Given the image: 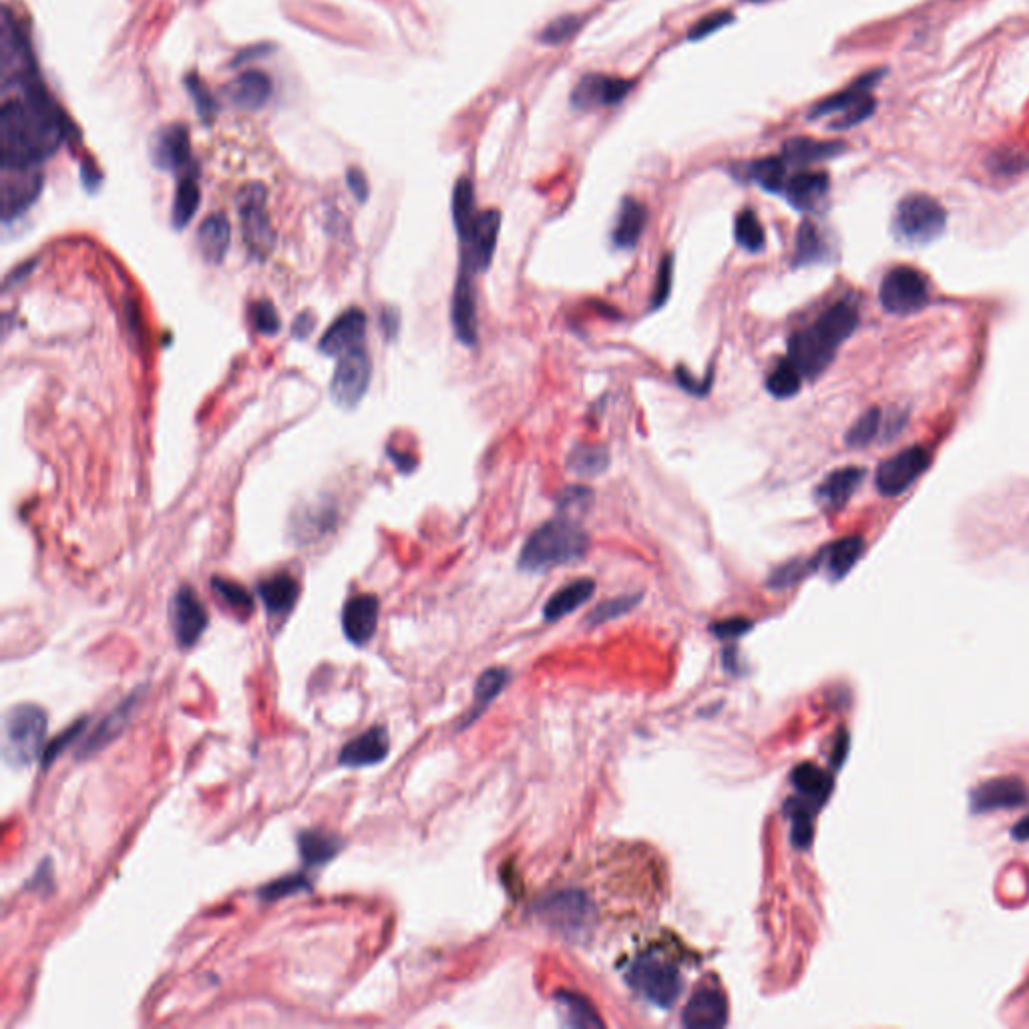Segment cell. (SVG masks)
I'll return each mask as SVG.
<instances>
[{
    "instance_id": "cell-25",
    "label": "cell",
    "mask_w": 1029,
    "mask_h": 1029,
    "mask_svg": "<svg viewBox=\"0 0 1029 1029\" xmlns=\"http://www.w3.org/2000/svg\"><path fill=\"white\" fill-rule=\"evenodd\" d=\"M232 242V226L224 214L205 218L197 230V248L205 262L222 264Z\"/></svg>"
},
{
    "instance_id": "cell-59",
    "label": "cell",
    "mask_w": 1029,
    "mask_h": 1029,
    "mask_svg": "<svg viewBox=\"0 0 1029 1029\" xmlns=\"http://www.w3.org/2000/svg\"><path fill=\"white\" fill-rule=\"evenodd\" d=\"M314 326H316V318H314L312 314H306V312H302V314H300V316L296 318V322H294L292 334H294V338H298V340H304V338H308V336L312 334Z\"/></svg>"
},
{
    "instance_id": "cell-24",
    "label": "cell",
    "mask_w": 1029,
    "mask_h": 1029,
    "mask_svg": "<svg viewBox=\"0 0 1029 1029\" xmlns=\"http://www.w3.org/2000/svg\"><path fill=\"white\" fill-rule=\"evenodd\" d=\"M782 193L792 208L810 212L829 193V175L822 171H800L786 181Z\"/></svg>"
},
{
    "instance_id": "cell-22",
    "label": "cell",
    "mask_w": 1029,
    "mask_h": 1029,
    "mask_svg": "<svg viewBox=\"0 0 1029 1029\" xmlns=\"http://www.w3.org/2000/svg\"><path fill=\"white\" fill-rule=\"evenodd\" d=\"M728 1017L726 997L716 987L698 989L686 1009H684V1025L686 1027H722Z\"/></svg>"
},
{
    "instance_id": "cell-38",
    "label": "cell",
    "mask_w": 1029,
    "mask_h": 1029,
    "mask_svg": "<svg viewBox=\"0 0 1029 1029\" xmlns=\"http://www.w3.org/2000/svg\"><path fill=\"white\" fill-rule=\"evenodd\" d=\"M750 179H754L762 189L770 193L784 191L786 185V161L782 157H766L758 159L748 167Z\"/></svg>"
},
{
    "instance_id": "cell-5",
    "label": "cell",
    "mask_w": 1029,
    "mask_h": 1029,
    "mask_svg": "<svg viewBox=\"0 0 1029 1029\" xmlns=\"http://www.w3.org/2000/svg\"><path fill=\"white\" fill-rule=\"evenodd\" d=\"M947 224V212L943 205L925 193H913L899 201L893 230L895 236L907 244H929L937 240Z\"/></svg>"
},
{
    "instance_id": "cell-41",
    "label": "cell",
    "mask_w": 1029,
    "mask_h": 1029,
    "mask_svg": "<svg viewBox=\"0 0 1029 1029\" xmlns=\"http://www.w3.org/2000/svg\"><path fill=\"white\" fill-rule=\"evenodd\" d=\"M800 386H802V374L790 360L780 362L766 380L768 392L776 398H790V396L798 394Z\"/></svg>"
},
{
    "instance_id": "cell-45",
    "label": "cell",
    "mask_w": 1029,
    "mask_h": 1029,
    "mask_svg": "<svg viewBox=\"0 0 1029 1029\" xmlns=\"http://www.w3.org/2000/svg\"><path fill=\"white\" fill-rule=\"evenodd\" d=\"M505 684H507V672H505V670H499V668H495V670H487V672L479 678L477 688H475V700H477V702H475L477 712L473 714L475 718H477V714H479L481 710H485V708H487V706H489V704L499 696V692L503 690V686H505Z\"/></svg>"
},
{
    "instance_id": "cell-53",
    "label": "cell",
    "mask_w": 1029,
    "mask_h": 1029,
    "mask_svg": "<svg viewBox=\"0 0 1029 1029\" xmlns=\"http://www.w3.org/2000/svg\"><path fill=\"white\" fill-rule=\"evenodd\" d=\"M85 724H87V718H83V720L75 722L67 732L59 734V736L51 742V746H47V750H45V754H43V766H45V768H47V766H51V764L57 760V756L65 750V746H67V744H71V742H73V740H75V738L85 730Z\"/></svg>"
},
{
    "instance_id": "cell-30",
    "label": "cell",
    "mask_w": 1029,
    "mask_h": 1029,
    "mask_svg": "<svg viewBox=\"0 0 1029 1029\" xmlns=\"http://www.w3.org/2000/svg\"><path fill=\"white\" fill-rule=\"evenodd\" d=\"M845 143L839 141H816L808 137H794L782 145V159L786 165H810L822 159L837 157L845 151Z\"/></svg>"
},
{
    "instance_id": "cell-26",
    "label": "cell",
    "mask_w": 1029,
    "mask_h": 1029,
    "mask_svg": "<svg viewBox=\"0 0 1029 1029\" xmlns=\"http://www.w3.org/2000/svg\"><path fill=\"white\" fill-rule=\"evenodd\" d=\"M228 99L246 111L262 109L272 95V81L262 71H246L226 89Z\"/></svg>"
},
{
    "instance_id": "cell-40",
    "label": "cell",
    "mask_w": 1029,
    "mask_h": 1029,
    "mask_svg": "<svg viewBox=\"0 0 1029 1029\" xmlns=\"http://www.w3.org/2000/svg\"><path fill=\"white\" fill-rule=\"evenodd\" d=\"M212 587L216 591V595L232 609L236 611L238 615L242 617H248L252 611H254V597L250 595V591L246 587H242L240 583H234L230 579H224V577H214L212 579Z\"/></svg>"
},
{
    "instance_id": "cell-16",
    "label": "cell",
    "mask_w": 1029,
    "mask_h": 1029,
    "mask_svg": "<svg viewBox=\"0 0 1029 1029\" xmlns=\"http://www.w3.org/2000/svg\"><path fill=\"white\" fill-rule=\"evenodd\" d=\"M43 189L37 171H3V220L11 222L27 212Z\"/></svg>"
},
{
    "instance_id": "cell-9",
    "label": "cell",
    "mask_w": 1029,
    "mask_h": 1029,
    "mask_svg": "<svg viewBox=\"0 0 1029 1029\" xmlns=\"http://www.w3.org/2000/svg\"><path fill=\"white\" fill-rule=\"evenodd\" d=\"M238 212L250 252L264 260L274 248V230L266 212V187L262 183H250L240 191Z\"/></svg>"
},
{
    "instance_id": "cell-57",
    "label": "cell",
    "mask_w": 1029,
    "mask_h": 1029,
    "mask_svg": "<svg viewBox=\"0 0 1029 1029\" xmlns=\"http://www.w3.org/2000/svg\"><path fill=\"white\" fill-rule=\"evenodd\" d=\"M346 183H348V187H350L352 195H354L360 203H364V201L368 199V191H370V187H368V181H366V177H364V173H362L360 169H356V167L348 169V173H346Z\"/></svg>"
},
{
    "instance_id": "cell-10",
    "label": "cell",
    "mask_w": 1029,
    "mask_h": 1029,
    "mask_svg": "<svg viewBox=\"0 0 1029 1029\" xmlns=\"http://www.w3.org/2000/svg\"><path fill=\"white\" fill-rule=\"evenodd\" d=\"M370 374L372 362L364 346L340 354L330 380L332 400L342 408H354L368 390Z\"/></svg>"
},
{
    "instance_id": "cell-7",
    "label": "cell",
    "mask_w": 1029,
    "mask_h": 1029,
    "mask_svg": "<svg viewBox=\"0 0 1029 1029\" xmlns=\"http://www.w3.org/2000/svg\"><path fill=\"white\" fill-rule=\"evenodd\" d=\"M883 71L869 73L861 79H857L851 87L845 91L820 101L810 109V119H820L827 115H839L837 121L831 123L833 129H849L853 125H859L861 121L869 119L875 111V99L871 97V89L881 79Z\"/></svg>"
},
{
    "instance_id": "cell-28",
    "label": "cell",
    "mask_w": 1029,
    "mask_h": 1029,
    "mask_svg": "<svg viewBox=\"0 0 1029 1029\" xmlns=\"http://www.w3.org/2000/svg\"><path fill=\"white\" fill-rule=\"evenodd\" d=\"M139 692L137 694H131L123 704H119L111 714H107L101 724L97 726V730L85 740L83 748L79 750V758H87L95 752H99L101 748H105L109 742H113L123 730L125 726L129 724V718L137 706V700H139Z\"/></svg>"
},
{
    "instance_id": "cell-14",
    "label": "cell",
    "mask_w": 1029,
    "mask_h": 1029,
    "mask_svg": "<svg viewBox=\"0 0 1029 1029\" xmlns=\"http://www.w3.org/2000/svg\"><path fill=\"white\" fill-rule=\"evenodd\" d=\"M634 83L622 77H611L603 73H587L579 79L571 91V105L577 111H593L599 107H611L622 103Z\"/></svg>"
},
{
    "instance_id": "cell-1",
    "label": "cell",
    "mask_w": 1029,
    "mask_h": 1029,
    "mask_svg": "<svg viewBox=\"0 0 1029 1029\" xmlns=\"http://www.w3.org/2000/svg\"><path fill=\"white\" fill-rule=\"evenodd\" d=\"M3 109L0 161L3 171H37L65 139V117L45 89L29 47L11 11L3 19Z\"/></svg>"
},
{
    "instance_id": "cell-42",
    "label": "cell",
    "mask_w": 1029,
    "mask_h": 1029,
    "mask_svg": "<svg viewBox=\"0 0 1029 1029\" xmlns=\"http://www.w3.org/2000/svg\"><path fill=\"white\" fill-rule=\"evenodd\" d=\"M734 234L736 242L748 252H760L764 248V230L760 226L758 216L752 210H742L738 214Z\"/></svg>"
},
{
    "instance_id": "cell-15",
    "label": "cell",
    "mask_w": 1029,
    "mask_h": 1029,
    "mask_svg": "<svg viewBox=\"0 0 1029 1029\" xmlns=\"http://www.w3.org/2000/svg\"><path fill=\"white\" fill-rule=\"evenodd\" d=\"M378 597L372 593H360L346 601L342 609V630L350 644H368L378 628Z\"/></svg>"
},
{
    "instance_id": "cell-11",
    "label": "cell",
    "mask_w": 1029,
    "mask_h": 1029,
    "mask_svg": "<svg viewBox=\"0 0 1029 1029\" xmlns=\"http://www.w3.org/2000/svg\"><path fill=\"white\" fill-rule=\"evenodd\" d=\"M501 230V214L497 210L481 212L475 220V224L469 228L465 236H461V268L477 274L485 272L491 266L497 240Z\"/></svg>"
},
{
    "instance_id": "cell-32",
    "label": "cell",
    "mask_w": 1029,
    "mask_h": 1029,
    "mask_svg": "<svg viewBox=\"0 0 1029 1029\" xmlns=\"http://www.w3.org/2000/svg\"><path fill=\"white\" fill-rule=\"evenodd\" d=\"M595 591V583L591 579H577L563 589H559L545 605V617L549 622L561 620L567 613L581 607Z\"/></svg>"
},
{
    "instance_id": "cell-60",
    "label": "cell",
    "mask_w": 1029,
    "mask_h": 1029,
    "mask_svg": "<svg viewBox=\"0 0 1029 1029\" xmlns=\"http://www.w3.org/2000/svg\"><path fill=\"white\" fill-rule=\"evenodd\" d=\"M398 322H400V318H398V314L394 310H390V312L384 310V314H382V330H384L386 336H394L396 334Z\"/></svg>"
},
{
    "instance_id": "cell-55",
    "label": "cell",
    "mask_w": 1029,
    "mask_h": 1029,
    "mask_svg": "<svg viewBox=\"0 0 1029 1029\" xmlns=\"http://www.w3.org/2000/svg\"><path fill=\"white\" fill-rule=\"evenodd\" d=\"M802 571H804V565L800 561H792V563H788V565H784V567L774 571V575L770 577V585L772 587H786V585L798 581Z\"/></svg>"
},
{
    "instance_id": "cell-18",
    "label": "cell",
    "mask_w": 1029,
    "mask_h": 1029,
    "mask_svg": "<svg viewBox=\"0 0 1029 1029\" xmlns=\"http://www.w3.org/2000/svg\"><path fill=\"white\" fill-rule=\"evenodd\" d=\"M390 752L388 730L384 726H374L352 738L338 754V764L346 768H366L380 764Z\"/></svg>"
},
{
    "instance_id": "cell-37",
    "label": "cell",
    "mask_w": 1029,
    "mask_h": 1029,
    "mask_svg": "<svg viewBox=\"0 0 1029 1029\" xmlns=\"http://www.w3.org/2000/svg\"><path fill=\"white\" fill-rule=\"evenodd\" d=\"M827 256V246L820 238L818 228L812 222H802L796 234V254H794V266H808L814 262H820Z\"/></svg>"
},
{
    "instance_id": "cell-33",
    "label": "cell",
    "mask_w": 1029,
    "mask_h": 1029,
    "mask_svg": "<svg viewBox=\"0 0 1029 1029\" xmlns=\"http://www.w3.org/2000/svg\"><path fill=\"white\" fill-rule=\"evenodd\" d=\"M199 201H201L199 183H197V177L189 171L187 175H183L179 179L177 189H175V197H173L171 224H173L175 230H183L191 222V218L199 210Z\"/></svg>"
},
{
    "instance_id": "cell-54",
    "label": "cell",
    "mask_w": 1029,
    "mask_h": 1029,
    "mask_svg": "<svg viewBox=\"0 0 1029 1029\" xmlns=\"http://www.w3.org/2000/svg\"><path fill=\"white\" fill-rule=\"evenodd\" d=\"M989 165L993 167L995 173H1017L1021 171L1023 167H1027V159L1023 155H1019L1017 151H995L993 157L989 159Z\"/></svg>"
},
{
    "instance_id": "cell-49",
    "label": "cell",
    "mask_w": 1029,
    "mask_h": 1029,
    "mask_svg": "<svg viewBox=\"0 0 1029 1029\" xmlns=\"http://www.w3.org/2000/svg\"><path fill=\"white\" fill-rule=\"evenodd\" d=\"M187 89L191 93V99H193V103L197 107L199 117L205 123H210L216 117V113H218V103L212 97V93L203 87V83L197 77H189L187 79Z\"/></svg>"
},
{
    "instance_id": "cell-27",
    "label": "cell",
    "mask_w": 1029,
    "mask_h": 1029,
    "mask_svg": "<svg viewBox=\"0 0 1029 1029\" xmlns=\"http://www.w3.org/2000/svg\"><path fill=\"white\" fill-rule=\"evenodd\" d=\"M646 226H648L646 205L634 197H626L622 201L620 216H617V224L613 230V244L622 250L636 248L642 240Z\"/></svg>"
},
{
    "instance_id": "cell-52",
    "label": "cell",
    "mask_w": 1029,
    "mask_h": 1029,
    "mask_svg": "<svg viewBox=\"0 0 1029 1029\" xmlns=\"http://www.w3.org/2000/svg\"><path fill=\"white\" fill-rule=\"evenodd\" d=\"M734 23V15L730 11H718V13H712L708 17H704L702 21H698L690 33H688V41H702L710 35H714L716 31L724 29L726 25Z\"/></svg>"
},
{
    "instance_id": "cell-12",
    "label": "cell",
    "mask_w": 1029,
    "mask_h": 1029,
    "mask_svg": "<svg viewBox=\"0 0 1029 1029\" xmlns=\"http://www.w3.org/2000/svg\"><path fill=\"white\" fill-rule=\"evenodd\" d=\"M931 457L923 447H909L895 457L887 459L877 469V489L885 497H897L905 493L929 467Z\"/></svg>"
},
{
    "instance_id": "cell-51",
    "label": "cell",
    "mask_w": 1029,
    "mask_h": 1029,
    "mask_svg": "<svg viewBox=\"0 0 1029 1029\" xmlns=\"http://www.w3.org/2000/svg\"><path fill=\"white\" fill-rule=\"evenodd\" d=\"M252 322H254L256 332H260L264 336H274L282 328V322H280V316H278L276 308L270 302H266V300L254 304V308H252Z\"/></svg>"
},
{
    "instance_id": "cell-39",
    "label": "cell",
    "mask_w": 1029,
    "mask_h": 1029,
    "mask_svg": "<svg viewBox=\"0 0 1029 1029\" xmlns=\"http://www.w3.org/2000/svg\"><path fill=\"white\" fill-rule=\"evenodd\" d=\"M557 1003L563 1011L565 1023L573 1027H601L603 1021L597 1017L595 1009L587 999L575 993H557Z\"/></svg>"
},
{
    "instance_id": "cell-21",
    "label": "cell",
    "mask_w": 1029,
    "mask_h": 1029,
    "mask_svg": "<svg viewBox=\"0 0 1029 1029\" xmlns=\"http://www.w3.org/2000/svg\"><path fill=\"white\" fill-rule=\"evenodd\" d=\"M451 320H453L457 338L465 346H475L477 344V302H475L471 272H467L463 268L457 278L455 292H453Z\"/></svg>"
},
{
    "instance_id": "cell-2",
    "label": "cell",
    "mask_w": 1029,
    "mask_h": 1029,
    "mask_svg": "<svg viewBox=\"0 0 1029 1029\" xmlns=\"http://www.w3.org/2000/svg\"><path fill=\"white\" fill-rule=\"evenodd\" d=\"M859 312L849 302H839L822 314L810 328L788 340V360L804 378H816L833 362L839 346L855 332Z\"/></svg>"
},
{
    "instance_id": "cell-29",
    "label": "cell",
    "mask_w": 1029,
    "mask_h": 1029,
    "mask_svg": "<svg viewBox=\"0 0 1029 1029\" xmlns=\"http://www.w3.org/2000/svg\"><path fill=\"white\" fill-rule=\"evenodd\" d=\"M258 595L270 615H288L300 597V583L288 573H276L260 581Z\"/></svg>"
},
{
    "instance_id": "cell-20",
    "label": "cell",
    "mask_w": 1029,
    "mask_h": 1029,
    "mask_svg": "<svg viewBox=\"0 0 1029 1029\" xmlns=\"http://www.w3.org/2000/svg\"><path fill=\"white\" fill-rule=\"evenodd\" d=\"M543 917L557 929L577 933L585 929L589 919V903L579 891H563L545 899Z\"/></svg>"
},
{
    "instance_id": "cell-13",
    "label": "cell",
    "mask_w": 1029,
    "mask_h": 1029,
    "mask_svg": "<svg viewBox=\"0 0 1029 1029\" xmlns=\"http://www.w3.org/2000/svg\"><path fill=\"white\" fill-rule=\"evenodd\" d=\"M208 624V611H205L197 593L187 585L179 587L171 601V626L179 648H193L203 632L208 630Z\"/></svg>"
},
{
    "instance_id": "cell-19",
    "label": "cell",
    "mask_w": 1029,
    "mask_h": 1029,
    "mask_svg": "<svg viewBox=\"0 0 1029 1029\" xmlns=\"http://www.w3.org/2000/svg\"><path fill=\"white\" fill-rule=\"evenodd\" d=\"M366 334V314L360 308L346 310L320 338L318 350L326 356H340L362 346Z\"/></svg>"
},
{
    "instance_id": "cell-6",
    "label": "cell",
    "mask_w": 1029,
    "mask_h": 1029,
    "mask_svg": "<svg viewBox=\"0 0 1029 1029\" xmlns=\"http://www.w3.org/2000/svg\"><path fill=\"white\" fill-rule=\"evenodd\" d=\"M628 981L638 993H642L648 1001L662 1009L672 1007L682 993L680 971L672 963L652 953L640 955L632 963L628 971Z\"/></svg>"
},
{
    "instance_id": "cell-23",
    "label": "cell",
    "mask_w": 1029,
    "mask_h": 1029,
    "mask_svg": "<svg viewBox=\"0 0 1029 1029\" xmlns=\"http://www.w3.org/2000/svg\"><path fill=\"white\" fill-rule=\"evenodd\" d=\"M865 471L861 467H843L833 471L816 489V501L829 511L843 509L863 483Z\"/></svg>"
},
{
    "instance_id": "cell-4",
    "label": "cell",
    "mask_w": 1029,
    "mask_h": 1029,
    "mask_svg": "<svg viewBox=\"0 0 1029 1029\" xmlns=\"http://www.w3.org/2000/svg\"><path fill=\"white\" fill-rule=\"evenodd\" d=\"M47 712L35 704L13 706L3 724V756L13 768L31 766L43 750Z\"/></svg>"
},
{
    "instance_id": "cell-61",
    "label": "cell",
    "mask_w": 1029,
    "mask_h": 1029,
    "mask_svg": "<svg viewBox=\"0 0 1029 1029\" xmlns=\"http://www.w3.org/2000/svg\"><path fill=\"white\" fill-rule=\"evenodd\" d=\"M746 3H756V5H760V3H770V0H746Z\"/></svg>"
},
{
    "instance_id": "cell-47",
    "label": "cell",
    "mask_w": 1029,
    "mask_h": 1029,
    "mask_svg": "<svg viewBox=\"0 0 1029 1029\" xmlns=\"http://www.w3.org/2000/svg\"><path fill=\"white\" fill-rule=\"evenodd\" d=\"M300 891H310L308 877L306 875H286V877L276 879V881L268 883L266 887H262L258 891V895L264 901H278V899L296 895Z\"/></svg>"
},
{
    "instance_id": "cell-44",
    "label": "cell",
    "mask_w": 1029,
    "mask_h": 1029,
    "mask_svg": "<svg viewBox=\"0 0 1029 1029\" xmlns=\"http://www.w3.org/2000/svg\"><path fill=\"white\" fill-rule=\"evenodd\" d=\"M583 25H585V17H581V15L557 17L541 31L539 41L543 45H561V43L569 41L571 37H575Z\"/></svg>"
},
{
    "instance_id": "cell-43",
    "label": "cell",
    "mask_w": 1029,
    "mask_h": 1029,
    "mask_svg": "<svg viewBox=\"0 0 1029 1029\" xmlns=\"http://www.w3.org/2000/svg\"><path fill=\"white\" fill-rule=\"evenodd\" d=\"M881 410L879 408H869L865 415H861L857 419V423L849 429L845 441L849 447H855V449H861V447H867L875 441V437L879 435L881 431Z\"/></svg>"
},
{
    "instance_id": "cell-46",
    "label": "cell",
    "mask_w": 1029,
    "mask_h": 1029,
    "mask_svg": "<svg viewBox=\"0 0 1029 1029\" xmlns=\"http://www.w3.org/2000/svg\"><path fill=\"white\" fill-rule=\"evenodd\" d=\"M640 601V595H620L615 599H609L601 605H597L591 613H589V626H597V624H603V622H609V620H615V617H620L628 611H632Z\"/></svg>"
},
{
    "instance_id": "cell-17",
    "label": "cell",
    "mask_w": 1029,
    "mask_h": 1029,
    "mask_svg": "<svg viewBox=\"0 0 1029 1029\" xmlns=\"http://www.w3.org/2000/svg\"><path fill=\"white\" fill-rule=\"evenodd\" d=\"M151 159L155 167L165 171H181L193 167L189 135L185 127L171 125L157 131L151 143Z\"/></svg>"
},
{
    "instance_id": "cell-36",
    "label": "cell",
    "mask_w": 1029,
    "mask_h": 1029,
    "mask_svg": "<svg viewBox=\"0 0 1029 1029\" xmlns=\"http://www.w3.org/2000/svg\"><path fill=\"white\" fill-rule=\"evenodd\" d=\"M479 212L475 203V189L469 179H459L453 191V222L457 228L459 238L469 232V228L475 224Z\"/></svg>"
},
{
    "instance_id": "cell-8",
    "label": "cell",
    "mask_w": 1029,
    "mask_h": 1029,
    "mask_svg": "<svg viewBox=\"0 0 1029 1029\" xmlns=\"http://www.w3.org/2000/svg\"><path fill=\"white\" fill-rule=\"evenodd\" d=\"M879 298L883 308L891 314L907 316L919 312L929 302L927 278L911 266H897L885 274Z\"/></svg>"
},
{
    "instance_id": "cell-35",
    "label": "cell",
    "mask_w": 1029,
    "mask_h": 1029,
    "mask_svg": "<svg viewBox=\"0 0 1029 1029\" xmlns=\"http://www.w3.org/2000/svg\"><path fill=\"white\" fill-rule=\"evenodd\" d=\"M567 467L579 477H597L609 467V451L605 445H579L571 451Z\"/></svg>"
},
{
    "instance_id": "cell-56",
    "label": "cell",
    "mask_w": 1029,
    "mask_h": 1029,
    "mask_svg": "<svg viewBox=\"0 0 1029 1029\" xmlns=\"http://www.w3.org/2000/svg\"><path fill=\"white\" fill-rule=\"evenodd\" d=\"M750 622L742 620V617H734V620H726L712 626V632L720 638H738L750 630Z\"/></svg>"
},
{
    "instance_id": "cell-58",
    "label": "cell",
    "mask_w": 1029,
    "mask_h": 1029,
    "mask_svg": "<svg viewBox=\"0 0 1029 1029\" xmlns=\"http://www.w3.org/2000/svg\"><path fill=\"white\" fill-rule=\"evenodd\" d=\"M676 378H678V382H680V386H682L684 390H688V392H692V394H696V396H702V394L708 390V384H710V382H706V384L698 382V380L690 374V370H688V368H684V366H678V370H676Z\"/></svg>"
},
{
    "instance_id": "cell-31",
    "label": "cell",
    "mask_w": 1029,
    "mask_h": 1029,
    "mask_svg": "<svg viewBox=\"0 0 1029 1029\" xmlns=\"http://www.w3.org/2000/svg\"><path fill=\"white\" fill-rule=\"evenodd\" d=\"M342 849V843L334 835L322 831H304L298 835V851L306 867L314 869L330 863Z\"/></svg>"
},
{
    "instance_id": "cell-50",
    "label": "cell",
    "mask_w": 1029,
    "mask_h": 1029,
    "mask_svg": "<svg viewBox=\"0 0 1029 1029\" xmlns=\"http://www.w3.org/2000/svg\"><path fill=\"white\" fill-rule=\"evenodd\" d=\"M593 501V495L589 489L585 487H571V489H565V493L561 495L559 499V511H561V517H567V519H573V515H581L589 509Z\"/></svg>"
},
{
    "instance_id": "cell-3",
    "label": "cell",
    "mask_w": 1029,
    "mask_h": 1029,
    "mask_svg": "<svg viewBox=\"0 0 1029 1029\" xmlns=\"http://www.w3.org/2000/svg\"><path fill=\"white\" fill-rule=\"evenodd\" d=\"M587 533L567 517L539 527L525 543L519 555V567L525 571H547L581 559L587 553Z\"/></svg>"
},
{
    "instance_id": "cell-48",
    "label": "cell",
    "mask_w": 1029,
    "mask_h": 1029,
    "mask_svg": "<svg viewBox=\"0 0 1029 1029\" xmlns=\"http://www.w3.org/2000/svg\"><path fill=\"white\" fill-rule=\"evenodd\" d=\"M672 282H674V256L666 254L662 258V264H660V270H658V276H656V288H654V296H652V308L654 310L662 308L670 300Z\"/></svg>"
},
{
    "instance_id": "cell-34",
    "label": "cell",
    "mask_w": 1029,
    "mask_h": 1029,
    "mask_svg": "<svg viewBox=\"0 0 1029 1029\" xmlns=\"http://www.w3.org/2000/svg\"><path fill=\"white\" fill-rule=\"evenodd\" d=\"M863 549H865V543L861 537H845V539L833 543L825 553L820 555V559L825 561L829 575L833 579H839V577L847 575L849 569L859 561V557L863 555Z\"/></svg>"
}]
</instances>
